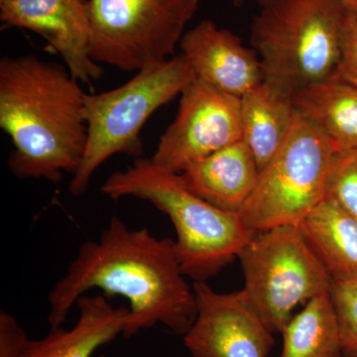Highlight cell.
<instances>
[{"mask_svg":"<svg viewBox=\"0 0 357 357\" xmlns=\"http://www.w3.org/2000/svg\"><path fill=\"white\" fill-rule=\"evenodd\" d=\"M84 96L66 66L33 54L1 59L0 128L14 176L59 183L76 174L88 143Z\"/></svg>","mask_w":357,"mask_h":357,"instance_id":"obj_2","label":"cell"},{"mask_svg":"<svg viewBox=\"0 0 357 357\" xmlns=\"http://www.w3.org/2000/svg\"><path fill=\"white\" fill-rule=\"evenodd\" d=\"M331 296L337 312L342 354L357 357V279L333 281Z\"/></svg>","mask_w":357,"mask_h":357,"instance_id":"obj_20","label":"cell"},{"mask_svg":"<svg viewBox=\"0 0 357 357\" xmlns=\"http://www.w3.org/2000/svg\"><path fill=\"white\" fill-rule=\"evenodd\" d=\"M194 70L180 54L136 73L119 88L84 96L88 143L83 162L73 175L70 192L84 195L91 178L114 155L141 158L143 126L160 107L181 95L194 79Z\"/></svg>","mask_w":357,"mask_h":357,"instance_id":"obj_4","label":"cell"},{"mask_svg":"<svg viewBox=\"0 0 357 357\" xmlns=\"http://www.w3.org/2000/svg\"><path fill=\"white\" fill-rule=\"evenodd\" d=\"M345 9L337 0H269L251 25L264 79L298 89L335 75Z\"/></svg>","mask_w":357,"mask_h":357,"instance_id":"obj_5","label":"cell"},{"mask_svg":"<svg viewBox=\"0 0 357 357\" xmlns=\"http://www.w3.org/2000/svg\"><path fill=\"white\" fill-rule=\"evenodd\" d=\"M109 199L132 198L153 204L170 218L176 230V253L185 276L206 282L238 257L255 232L238 213H227L190 191L178 174L141 157L116 171L102 185Z\"/></svg>","mask_w":357,"mask_h":357,"instance_id":"obj_3","label":"cell"},{"mask_svg":"<svg viewBox=\"0 0 357 357\" xmlns=\"http://www.w3.org/2000/svg\"><path fill=\"white\" fill-rule=\"evenodd\" d=\"M180 48L197 79L230 96L241 98L264 79L255 49L244 46L238 36L213 21H202L185 31Z\"/></svg>","mask_w":357,"mask_h":357,"instance_id":"obj_12","label":"cell"},{"mask_svg":"<svg viewBox=\"0 0 357 357\" xmlns=\"http://www.w3.org/2000/svg\"><path fill=\"white\" fill-rule=\"evenodd\" d=\"M259 167L243 140L218 150L178 174L190 191L215 208L238 213L255 191Z\"/></svg>","mask_w":357,"mask_h":357,"instance_id":"obj_13","label":"cell"},{"mask_svg":"<svg viewBox=\"0 0 357 357\" xmlns=\"http://www.w3.org/2000/svg\"><path fill=\"white\" fill-rule=\"evenodd\" d=\"M333 281L357 279V220L325 198L298 225Z\"/></svg>","mask_w":357,"mask_h":357,"instance_id":"obj_17","label":"cell"},{"mask_svg":"<svg viewBox=\"0 0 357 357\" xmlns=\"http://www.w3.org/2000/svg\"><path fill=\"white\" fill-rule=\"evenodd\" d=\"M180 96L177 116L151 157L160 168L175 174L243 140L241 98L197 77Z\"/></svg>","mask_w":357,"mask_h":357,"instance_id":"obj_9","label":"cell"},{"mask_svg":"<svg viewBox=\"0 0 357 357\" xmlns=\"http://www.w3.org/2000/svg\"><path fill=\"white\" fill-rule=\"evenodd\" d=\"M296 112L314 126L337 152L357 148V88L332 77L296 89Z\"/></svg>","mask_w":357,"mask_h":357,"instance_id":"obj_16","label":"cell"},{"mask_svg":"<svg viewBox=\"0 0 357 357\" xmlns=\"http://www.w3.org/2000/svg\"><path fill=\"white\" fill-rule=\"evenodd\" d=\"M79 317L70 330L62 326L40 340H29L21 357H91L96 349L123 333L126 307H114L103 295H84Z\"/></svg>","mask_w":357,"mask_h":357,"instance_id":"obj_14","label":"cell"},{"mask_svg":"<svg viewBox=\"0 0 357 357\" xmlns=\"http://www.w3.org/2000/svg\"><path fill=\"white\" fill-rule=\"evenodd\" d=\"M199 0H89L91 57L139 72L174 57Z\"/></svg>","mask_w":357,"mask_h":357,"instance_id":"obj_7","label":"cell"},{"mask_svg":"<svg viewBox=\"0 0 357 357\" xmlns=\"http://www.w3.org/2000/svg\"><path fill=\"white\" fill-rule=\"evenodd\" d=\"M175 249L147 229H131L114 215L98 241L82 244L64 276L48 296L51 328L62 326L89 290L121 296L129 303L124 337L162 324L185 335L197 318V300Z\"/></svg>","mask_w":357,"mask_h":357,"instance_id":"obj_1","label":"cell"},{"mask_svg":"<svg viewBox=\"0 0 357 357\" xmlns=\"http://www.w3.org/2000/svg\"><path fill=\"white\" fill-rule=\"evenodd\" d=\"M238 258L244 292L273 333H282L298 305L332 289V277L295 225L255 232Z\"/></svg>","mask_w":357,"mask_h":357,"instance_id":"obj_6","label":"cell"},{"mask_svg":"<svg viewBox=\"0 0 357 357\" xmlns=\"http://www.w3.org/2000/svg\"><path fill=\"white\" fill-rule=\"evenodd\" d=\"M335 148L296 112L287 139L260 171L257 185L239 213L253 232L295 225L325 199Z\"/></svg>","mask_w":357,"mask_h":357,"instance_id":"obj_8","label":"cell"},{"mask_svg":"<svg viewBox=\"0 0 357 357\" xmlns=\"http://www.w3.org/2000/svg\"><path fill=\"white\" fill-rule=\"evenodd\" d=\"M29 338L17 319L8 312H0V357H21Z\"/></svg>","mask_w":357,"mask_h":357,"instance_id":"obj_22","label":"cell"},{"mask_svg":"<svg viewBox=\"0 0 357 357\" xmlns=\"http://www.w3.org/2000/svg\"><path fill=\"white\" fill-rule=\"evenodd\" d=\"M345 10L357 13V0H337Z\"/></svg>","mask_w":357,"mask_h":357,"instance_id":"obj_23","label":"cell"},{"mask_svg":"<svg viewBox=\"0 0 357 357\" xmlns=\"http://www.w3.org/2000/svg\"><path fill=\"white\" fill-rule=\"evenodd\" d=\"M89 6V0H0V20L43 37L72 76L91 86L102 68L91 57Z\"/></svg>","mask_w":357,"mask_h":357,"instance_id":"obj_11","label":"cell"},{"mask_svg":"<svg viewBox=\"0 0 357 357\" xmlns=\"http://www.w3.org/2000/svg\"><path fill=\"white\" fill-rule=\"evenodd\" d=\"M295 89L264 79L241 98L243 140L257 162L259 170L271 161L287 139L296 109Z\"/></svg>","mask_w":357,"mask_h":357,"instance_id":"obj_15","label":"cell"},{"mask_svg":"<svg viewBox=\"0 0 357 357\" xmlns=\"http://www.w3.org/2000/svg\"><path fill=\"white\" fill-rule=\"evenodd\" d=\"M333 77L357 88V13L344 10L340 28V58Z\"/></svg>","mask_w":357,"mask_h":357,"instance_id":"obj_21","label":"cell"},{"mask_svg":"<svg viewBox=\"0 0 357 357\" xmlns=\"http://www.w3.org/2000/svg\"><path fill=\"white\" fill-rule=\"evenodd\" d=\"M197 318L184 335L192 357H268L273 333L260 318L244 290L218 293L195 282Z\"/></svg>","mask_w":357,"mask_h":357,"instance_id":"obj_10","label":"cell"},{"mask_svg":"<svg viewBox=\"0 0 357 357\" xmlns=\"http://www.w3.org/2000/svg\"><path fill=\"white\" fill-rule=\"evenodd\" d=\"M281 333L280 357H340V326L331 291L309 301Z\"/></svg>","mask_w":357,"mask_h":357,"instance_id":"obj_18","label":"cell"},{"mask_svg":"<svg viewBox=\"0 0 357 357\" xmlns=\"http://www.w3.org/2000/svg\"><path fill=\"white\" fill-rule=\"evenodd\" d=\"M259 2L260 6H263V4L266 3V2L269 1V0H257ZM236 3H241L243 0H236Z\"/></svg>","mask_w":357,"mask_h":357,"instance_id":"obj_24","label":"cell"},{"mask_svg":"<svg viewBox=\"0 0 357 357\" xmlns=\"http://www.w3.org/2000/svg\"><path fill=\"white\" fill-rule=\"evenodd\" d=\"M325 198L333 199L357 220V148L335 154Z\"/></svg>","mask_w":357,"mask_h":357,"instance_id":"obj_19","label":"cell"}]
</instances>
